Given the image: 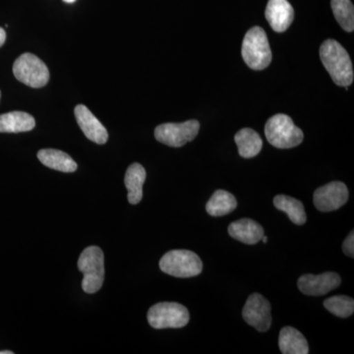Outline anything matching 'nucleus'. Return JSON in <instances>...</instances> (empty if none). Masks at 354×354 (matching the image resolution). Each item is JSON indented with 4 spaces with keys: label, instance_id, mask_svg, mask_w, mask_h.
<instances>
[{
    "label": "nucleus",
    "instance_id": "7ed1b4c3",
    "mask_svg": "<svg viewBox=\"0 0 354 354\" xmlns=\"http://www.w3.org/2000/svg\"><path fill=\"white\" fill-rule=\"evenodd\" d=\"M265 135L272 146L279 149H290L299 146L304 139L300 128L286 114L272 116L266 123Z\"/></svg>",
    "mask_w": 354,
    "mask_h": 354
},
{
    "label": "nucleus",
    "instance_id": "412c9836",
    "mask_svg": "<svg viewBox=\"0 0 354 354\" xmlns=\"http://www.w3.org/2000/svg\"><path fill=\"white\" fill-rule=\"evenodd\" d=\"M274 205L279 211L285 212L295 225H301L306 223L304 206L299 200L286 195H278L274 198Z\"/></svg>",
    "mask_w": 354,
    "mask_h": 354
},
{
    "label": "nucleus",
    "instance_id": "393cba45",
    "mask_svg": "<svg viewBox=\"0 0 354 354\" xmlns=\"http://www.w3.org/2000/svg\"><path fill=\"white\" fill-rule=\"evenodd\" d=\"M6 41V32L0 27V48L3 46Z\"/></svg>",
    "mask_w": 354,
    "mask_h": 354
},
{
    "label": "nucleus",
    "instance_id": "f03ea898",
    "mask_svg": "<svg viewBox=\"0 0 354 354\" xmlns=\"http://www.w3.org/2000/svg\"><path fill=\"white\" fill-rule=\"evenodd\" d=\"M242 57L254 70H263L271 64L272 59L271 46L264 30L258 26L246 32L242 43Z\"/></svg>",
    "mask_w": 354,
    "mask_h": 354
},
{
    "label": "nucleus",
    "instance_id": "4468645a",
    "mask_svg": "<svg viewBox=\"0 0 354 354\" xmlns=\"http://www.w3.org/2000/svg\"><path fill=\"white\" fill-rule=\"evenodd\" d=\"M228 234L232 239L249 245L257 244L265 235L264 228L250 218H241L230 223Z\"/></svg>",
    "mask_w": 354,
    "mask_h": 354
},
{
    "label": "nucleus",
    "instance_id": "9d476101",
    "mask_svg": "<svg viewBox=\"0 0 354 354\" xmlns=\"http://www.w3.org/2000/svg\"><path fill=\"white\" fill-rule=\"evenodd\" d=\"M348 200V189L341 181H333L314 192L313 202L317 209L332 212L341 208Z\"/></svg>",
    "mask_w": 354,
    "mask_h": 354
},
{
    "label": "nucleus",
    "instance_id": "423d86ee",
    "mask_svg": "<svg viewBox=\"0 0 354 354\" xmlns=\"http://www.w3.org/2000/svg\"><path fill=\"white\" fill-rule=\"evenodd\" d=\"M148 322L153 329H178L189 323L187 308L176 302H160L151 307Z\"/></svg>",
    "mask_w": 354,
    "mask_h": 354
},
{
    "label": "nucleus",
    "instance_id": "dca6fc26",
    "mask_svg": "<svg viewBox=\"0 0 354 354\" xmlns=\"http://www.w3.org/2000/svg\"><path fill=\"white\" fill-rule=\"evenodd\" d=\"M146 171L143 165L135 162L128 167L125 174L124 183L128 190V201L137 205L143 198V185L146 181Z\"/></svg>",
    "mask_w": 354,
    "mask_h": 354
},
{
    "label": "nucleus",
    "instance_id": "4be33fe9",
    "mask_svg": "<svg viewBox=\"0 0 354 354\" xmlns=\"http://www.w3.org/2000/svg\"><path fill=\"white\" fill-rule=\"evenodd\" d=\"M333 13L335 20L346 32L354 30V7L351 0H332Z\"/></svg>",
    "mask_w": 354,
    "mask_h": 354
},
{
    "label": "nucleus",
    "instance_id": "a878e982",
    "mask_svg": "<svg viewBox=\"0 0 354 354\" xmlns=\"http://www.w3.org/2000/svg\"><path fill=\"white\" fill-rule=\"evenodd\" d=\"M0 354H13L12 351H0Z\"/></svg>",
    "mask_w": 354,
    "mask_h": 354
},
{
    "label": "nucleus",
    "instance_id": "20e7f679",
    "mask_svg": "<svg viewBox=\"0 0 354 354\" xmlns=\"http://www.w3.org/2000/svg\"><path fill=\"white\" fill-rule=\"evenodd\" d=\"M78 268L83 274L82 288L86 293L101 290L104 281V256L97 246L87 247L81 253Z\"/></svg>",
    "mask_w": 354,
    "mask_h": 354
},
{
    "label": "nucleus",
    "instance_id": "2eb2a0df",
    "mask_svg": "<svg viewBox=\"0 0 354 354\" xmlns=\"http://www.w3.org/2000/svg\"><path fill=\"white\" fill-rule=\"evenodd\" d=\"M279 348L283 354H307L309 346L306 339L295 328H283L279 335Z\"/></svg>",
    "mask_w": 354,
    "mask_h": 354
},
{
    "label": "nucleus",
    "instance_id": "a211bd4d",
    "mask_svg": "<svg viewBox=\"0 0 354 354\" xmlns=\"http://www.w3.org/2000/svg\"><path fill=\"white\" fill-rule=\"evenodd\" d=\"M38 158L46 167L58 171L74 172L78 167L69 155L55 149H44L39 151Z\"/></svg>",
    "mask_w": 354,
    "mask_h": 354
},
{
    "label": "nucleus",
    "instance_id": "f257e3e1",
    "mask_svg": "<svg viewBox=\"0 0 354 354\" xmlns=\"http://www.w3.org/2000/svg\"><path fill=\"white\" fill-rule=\"evenodd\" d=\"M321 62L329 72L333 81L341 87H348L353 83V67L348 51L339 41L327 39L320 48Z\"/></svg>",
    "mask_w": 354,
    "mask_h": 354
},
{
    "label": "nucleus",
    "instance_id": "aec40b11",
    "mask_svg": "<svg viewBox=\"0 0 354 354\" xmlns=\"http://www.w3.org/2000/svg\"><path fill=\"white\" fill-rule=\"evenodd\" d=\"M237 207V201L232 193L225 190H216L206 205V211L209 216H221L228 215Z\"/></svg>",
    "mask_w": 354,
    "mask_h": 354
},
{
    "label": "nucleus",
    "instance_id": "ddd939ff",
    "mask_svg": "<svg viewBox=\"0 0 354 354\" xmlns=\"http://www.w3.org/2000/svg\"><path fill=\"white\" fill-rule=\"evenodd\" d=\"M265 15L274 32H283L293 22L295 10L288 0H269Z\"/></svg>",
    "mask_w": 354,
    "mask_h": 354
},
{
    "label": "nucleus",
    "instance_id": "c85d7f7f",
    "mask_svg": "<svg viewBox=\"0 0 354 354\" xmlns=\"http://www.w3.org/2000/svg\"><path fill=\"white\" fill-rule=\"evenodd\" d=\"M0 97H1V92H0Z\"/></svg>",
    "mask_w": 354,
    "mask_h": 354
},
{
    "label": "nucleus",
    "instance_id": "9b49d317",
    "mask_svg": "<svg viewBox=\"0 0 354 354\" xmlns=\"http://www.w3.org/2000/svg\"><path fill=\"white\" fill-rule=\"evenodd\" d=\"M341 283V277L334 272H324L318 276L304 274L300 277L297 281L299 290L304 295L312 297H322L327 295L330 291L335 290Z\"/></svg>",
    "mask_w": 354,
    "mask_h": 354
},
{
    "label": "nucleus",
    "instance_id": "cd10ccee",
    "mask_svg": "<svg viewBox=\"0 0 354 354\" xmlns=\"http://www.w3.org/2000/svg\"><path fill=\"white\" fill-rule=\"evenodd\" d=\"M64 2H66V3H73V2H75L76 0H64Z\"/></svg>",
    "mask_w": 354,
    "mask_h": 354
},
{
    "label": "nucleus",
    "instance_id": "5701e85b",
    "mask_svg": "<svg viewBox=\"0 0 354 354\" xmlns=\"http://www.w3.org/2000/svg\"><path fill=\"white\" fill-rule=\"evenodd\" d=\"M324 306L335 316L348 318L353 314L354 300L346 295H337L326 299Z\"/></svg>",
    "mask_w": 354,
    "mask_h": 354
},
{
    "label": "nucleus",
    "instance_id": "bb28decb",
    "mask_svg": "<svg viewBox=\"0 0 354 354\" xmlns=\"http://www.w3.org/2000/svg\"><path fill=\"white\" fill-rule=\"evenodd\" d=\"M261 241L264 242V243H267V242H268V237L265 236V235H264V236L262 237V239H261Z\"/></svg>",
    "mask_w": 354,
    "mask_h": 354
},
{
    "label": "nucleus",
    "instance_id": "f8f14e48",
    "mask_svg": "<svg viewBox=\"0 0 354 354\" xmlns=\"http://www.w3.org/2000/svg\"><path fill=\"white\" fill-rule=\"evenodd\" d=\"M74 113L79 127L88 140L99 145H104L108 142L109 133L106 127L91 113L87 106L78 104L74 109Z\"/></svg>",
    "mask_w": 354,
    "mask_h": 354
},
{
    "label": "nucleus",
    "instance_id": "f3484780",
    "mask_svg": "<svg viewBox=\"0 0 354 354\" xmlns=\"http://www.w3.org/2000/svg\"><path fill=\"white\" fill-rule=\"evenodd\" d=\"M35 127V118L24 111H11L0 115V133L28 132Z\"/></svg>",
    "mask_w": 354,
    "mask_h": 354
},
{
    "label": "nucleus",
    "instance_id": "1a4fd4ad",
    "mask_svg": "<svg viewBox=\"0 0 354 354\" xmlns=\"http://www.w3.org/2000/svg\"><path fill=\"white\" fill-rule=\"evenodd\" d=\"M271 304L263 295L253 293L247 299L242 311L245 322L259 332H267L272 325Z\"/></svg>",
    "mask_w": 354,
    "mask_h": 354
},
{
    "label": "nucleus",
    "instance_id": "6e6552de",
    "mask_svg": "<svg viewBox=\"0 0 354 354\" xmlns=\"http://www.w3.org/2000/svg\"><path fill=\"white\" fill-rule=\"evenodd\" d=\"M199 130V121L195 120L183 123H165L156 128L155 137L165 145L180 148L196 138Z\"/></svg>",
    "mask_w": 354,
    "mask_h": 354
},
{
    "label": "nucleus",
    "instance_id": "b1692460",
    "mask_svg": "<svg viewBox=\"0 0 354 354\" xmlns=\"http://www.w3.org/2000/svg\"><path fill=\"white\" fill-rule=\"evenodd\" d=\"M342 251L346 255H348V257L353 258L354 257V234L353 232H351V234H348V236L346 237V241L342 243Z\"/></svg>",
    "mask_w": 354,
    "mask_h": 354
},
{
    "label": "nucleus",
    "instance_id": "6ab92c4d",
    "mask_svg": "<svg viewBox=\"0 0 354 354\" xmlns=\"http://www.w3.org/2000/svg\"><path fill=\"white\" fill-rule=\"evenodd\" d=\"M234 141L239 148L241 157L251 158L256 157L262 151V138L251 128L239 130L234 136Z\"/></svg>",
    "mask_w": 354,
    "mask_h": 354
},
{
    "label": "nucleus",
    "instance_id": "0eeeda50",
    "mask_svg": "<svg viewBox=\"0 0 354 354\" xmlns=\"http://www.w3.org/2000/svg\"><path fill=\"white\" fill-rule=\"evenodd\" d=\"M13 74L18 81L31 88L44 87L50 81L48 66L32 53H24L15 60Z\"/></svg>",
    "mask_w": 354,
    "mask_h": 354
},
{
    "label": "nucleus",
    "instance_id": "39448f33",
    "mask_svg": "<svg viewBox=\"0 0 354 354\" xmlns=\"http://www.w3.org/2000/svg\"><path fill=\"white\" fill-rule=\"evenodd\" d=\"M160 268L176 278H192L201 274L203 263L196 253L189 250H171L162 256Z\"/></svg>",
    "mask_w": 354,
    "mask_h": 354
}]
</instances>
